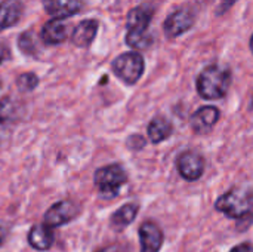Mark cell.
Returning <instances> with one entry per match:
<instances>
[{"mask_svg": "<svg viewBox=\"0 0 253 252\" xmlns=\"http://www.w3.org/2000/svg\"><path fill=\"white\" fill-rule=\"evenodd\" d=\"M154 9L148 4H141L129 10L126 18V43L133 49H147L153 43V37L147 33Z\"/></svg>", "mask_w": 253, "mask_h": 252, "instance_id": "cell-1", "label": "cell"}, {"mask_svg": "<svg viewBox=\"0 0 253 252\" xmlns=\"http://www.w3.org/2000/svg\"><path fill=\"white\" fill-rule=\"evenodd\" d=\"M231 71L224 65H209L197 77V92L205 100H219L228 94L231 86Z\"/></svg>", "mask_w": 253, "mask_h": 252, "instance_id": "cell-2", "label": "cell"}, {"mask_svg": "<svg viewBox=\"0 0 253 252\" xmlns=\"http://www.w3.org/2000/svg\"><path fill=\"white\" fill-rule=\"evenodd\" d=\"M216 211L225 214L228 218L243 220L253 214V192L245 189H233L218 198L215 203Z\"/></svg>", "mask_w": 253, "mask_h": 252, "instance_id": "cell-3", "label": "cell"}, {"mask_svg": "<svg viewBox=\"0 0 253 252\" xmlns=\"http://www.w3.org/2000/svg\"><path fill=\"white\" fill-rule=\"evenodd\" d=\"M127 174L120 165H108L99 168L93 175V183L102 199H114L120 189L126 184Z\"/></svg>", "mask_w": 253, "mask_h": 252, "instance_id": "cell-4", "label": "cell"}, {"mask_svg": "<svg viewBox=\"0 0 253 252\" xmlns=\"http://www.w3.org/2000/svg\"><path fill=\"white\" fill-rule=\"evenodd\" d=\"M111 68L122 82L126 85H135L144 74L145 62L141 53L125 52L113 61Z\"/></svg>", "mask_w": 253, "mask_h": 252, "instance_id": "cell-5", "label": "cell"}, {"mask_svg": "<svg viewBox=\"0 0 253 252\" xmlns=\"http://www.w3.org/2000/svg\"><path fill=\"white\" fill-rule=\"evenodd\" d=\"M196 16L194 12L190 7H179L175 12H172L165 24H163V30L168 39H176L181 34L187 33L193 25H194Z\"/></svg>", "mask_w": 253, "mask_h": 252, "instance_id": "cell-6", "label": "cell"}, {"mask_svg": "<svg viewBox=\"0 0 253 252\" xmlns=\"http://www.w3.org/2000/svg\"><path fill=\"white\" fill-rule=\"evenodd\" d=\"M79 214V206L71 201H61L52 205L44 214V226L49 229L61 227L70 223Z\"/></svg>", "mask_w": 253, "mask_h": 252, "instance_id": "cell-7", "label": "cell"}, {"mask_svg": "<svg viewBox=\"0 0 253 252\" xmlns=\"http://www.w3.org/2000/svg\"><path fill=\"white\" fill-rule=\"evenodd\" d=\"M176 168L184 180L196 181L205 172V159L196 151H184L176 159Z\"/></svg>", "mask_w": 253, "mask_h": 252, "instance_id": "cell-8", "label": "cell"}, {"mask_svg": "<svg viewBox=\"0 0 253 252\" xmlns=\"http://www.w3.org/2000/svg\"><path fill=\"white\" fill-rule=\"evenodd\" d=\"M219 110L213 105H203L200 107L197 111H194L191 114V119H190V125H191V129L196 132V134H208L212 131V128L218 123L219 120Z\"/></svg>", "mask_w": 253, "mask_h": 252, "instance_id": "cell-9", "label": "cell"}, {"mask_svg": "<svg viewBox=\"0 0 253 252\" xmlns=\"http://www.w3.org/2000/svg\"><path fill=\"white\" fill-rule=\"evenodd\" d=\"M163 232L156 223L145 221L139 227L141 252H159L163 245Z\"/></svg>", "mask_w": 253, "mask_h": 252, "instance_id": "cell-10", "label": "cell"}, {"mask_svg": "<svg viewBox=\"0 0 253 252\" xmlns=\"http://www.w3.org/2000/svg\"><path fill=\"white\" fill-rule=\"evenodd\" d=\"M43 7L53 18L65 19L82 10L83 0H43Z\"/></svg>", "mask_w": 253, "mask_h": 252, "instance_id": "cell-11", "label": "cell"}, {"mask_svg": "<svg viewBox=\"0 0 253 252\" xmlns=\"http://www.w3.org/2000/svg\"><path fill=\"white\" fill-rule=\"evenodd\" d=\"M40 37H42L43 43H46V45L62 43L68 37V27H67L65 19L53 18V19L47 21L42 28Z\"/></svg>", "mask_w": 253, "mask_h": 252, "instance_id": "cell-12", "label": "cell"}, {"mask_svg": "<svg viewBox=\"0 0 253 252\" xmlns=\"http://www.w3.org/2000/svg\"><path fill=\"white\" fill-rule=\"evenodd\" d=\"M98 31V21L96 19H84L82 22H79L73 33H71V42L77 46V48H87Z\"/></svg>", "mask_w": 253, "mask_h": 252, "instance_id": "cell-13", "label": "cell"}, {"mask_svg": "<svg viewBox=\"0 0 253 252\" xmlns=\"http://www.w3.org/2000/svg\"><path fill=\"white\" fill-rule=\"evenodd\" d=\"M53 232L44 224L33 226L28 232V244L36 251H47L53 245Z\"/></svg>", "mask_w": 253, "mask_h": 252, "instance_id": "cell-14", "label": "cell"}, {"mask_svg": "<svg viewBox=\"0 0 253 252\" xmlns=\"http://www.w3.org/2000/svg\"><path fill=\"white\" fill-rule=\"evenodd\" d=\"M22 10L24 6L21 0H3L0 3V31L15 25L22 15Z\"/></svg>", "mask_w": 253, "mask_h": 252, "instance_id": "cell-15", "label": "cell"}, {"mask_svg": "<svg viewBox=\"0 0 253 252\" xmlns=\"http://www.w3.org/2000/svg\"><path fill=\"white\" fill-rule=\"evenodd\" d=\"M172 131H173V126L172 123L165 117V116H157L154 117L150 125H148V138L151 143L154 144H159L165 140H168L170 135H172Z\"/></svg>", "mask_w": 253, "mask_h": 252, "instance_id": "cell-16", "label": "cell"}, {"mask_svg": "<svg viewBox=\"0 0 253 252\" xmlns=\"http://www.w3.org/2000/svg\"><path fill=\"white\" fill-rule=\"evenodd\" d=\"M139 206L136 203H126L122 208H119L113 215H111V226L116 230H123L129 224H132L138 215Z\"/></svg>", "mask_w": 253, "mask_h": 252, "instance_id": "cell-17", "label": "cell"}, {"mask_svg": "<svg viewBox=\"0 0 253 252\" xmlns=\"http://www.w3.org/2000/svg\"><path fill=\"white\" fill-rule=\"evenodd\" d=\"M39 85V77L34 73H22L16 79V86L21 92H31Z\"/></svg>", "mask_w": 253, "mask_h": 252, "instance_id": "cell-18", "label": "cell"}, {"mask_svg": "<svg viewBox=\"0 0 253 252\" xmlns=\"http://www.w3.org/2000/svg\"><path fill=\"white\" fill-rule=\"evenodd\" d=\"M18 107L10 98H3L0 100V123L1 122H10L12 119L16 117Z\"/></svg>", "mask_w": 253, "mask_h": 252, "instance_id": "cell-19", "label": "cell"}, {"mask_svg": "<svg viewBox=\"0 0 253 252\" xmlns=\"http://www.w3.org/2000/svg\"><path fill=\"white\" fill-rule=\"evenodd\" d=\"M18 48L25 55H34L36 53V40L30 31L22 33L18 39Z\"/></svg>", "mask_w": 253, "mask_h": 252, "instance_id": "cell-20", "label": "cell"}, {"mask_svg": "<svg viewBox=\"0 0 253 252\" xmlns=\"http://www.w3.org/2000/svg\"><path fill=\"white\" fill-rule=\"evenodd\" d=\"M237 0H221L219 6H218V10H216V15H224Z\"/></svg>", "mask_w": 253, "mask_h": 252, "instance_id": "cell-21", "label": "cell"}, {"mask_svg": "<svg viewBox=\"0 0 253 252\" xmlns=\"http://www.w3.org/2000/svg\"><path fill=\"white\" fill-rule=\"evenodd\" d=\"M230 252H253V245H251V244H240V245L234 247Z\"/></svg>", "mask_w": 253, "mask_h": 252, "instance_id": "cell-22", "label": "cell"}, {"mask_svg": "<svg viewBox=\"0 0 253 252\" xmlns=\"http://www.w3.org/2000/svg\"><path fill=\"white\" fill-rule=\"evenodd\" d=\"M98 252H120V250L117 247H108V248H104V250H101V251Z\"/></svg>", "mask_w": 253, "mask_h": 252, "instance_id": "cell-23", "label": "cell"}, {"mask_svg": "<svg viewBox=\"0 0 253 252\" xmlns=\"http://www.w3.org/2000/svg\"><path fill=\"white\" fill-rule=\"evenodd\" d=\"M4 55H6V49H4V46L0 45V64H1L3 59H4Z\"/></svg>", "mask_w": 253, "mask_h": 252, "instance_id": "cell-24", "label": "cell"}, {"mask_svg": "<svg viewBox=\"0 0 253 252\" xmlns=\"http://www.w3.org/2000/svg\"><path fill=\"white\" fill-rule=\"evenodd\" d=\"M4 235H6V232L0 227V245L3 244V241H4Z\"/></svg>", "mask_w": 253, "mask_h": 252, "instance_id": "cell-25", "label": "cell"}, {"mask_svg": "<svg viewBox=\"0 0 253 252\" xmlns=\"http://www.w3.org/2000/svg\"><path fill=\"white\" fill-rule=\"evenodd\" d=\"M3 138H4V128H3V125L0 123V143H1Z\"/></svg>", "mask_w": 253, "mask_h": 252, "instance_id": "cell-26", "label": "cell"}, {"mask_svg": "<svg viewBox=\"0 0 253 252\" xmlns=\"http://www.w3.org/2000/svg\"><path fill=\"white\" fill-rule=\"evenodd\" d=\"M251 50L253 52V34H252V37H251Z\"/></svg>", "mask_w": 253, "mask_h": 252, "instance_id": "cell-27", "label": "cell"}]
</instances>
